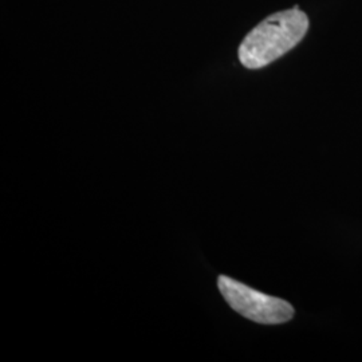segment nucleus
<instances>
[{"label": "nucleus", "mask_w": 362, "mask_h": 362, "mask_svg": "<svg viewBox=\"0 0 362 362\" xmlns=\"http://www.w3.org/2000/svg\"><path fill=\"white\" fill-rule=\"evenodd\" d=\"M309 18L296 6L290 10L272 13L254 27L242 40L238 55L247 69L270 65L286 52L293 50L305 38Z\"/></svg>", "instance_id": "1"}, {"label": "nucleus", "mask_w": 362, "mask_h": 362, "mask_svg": "<svg viewBox=\"0 0 362 362\" xmlns=\"http://www.w3.org/2000/svg\"><path fill=\"white\" fill-rule=\"evenodd\" d=\"M218 287L233 310L257 324H285L294 317V309L288 302L263 294L230 276H219Z\"/></svg>", "instance_id": "2"}]
</instances>
